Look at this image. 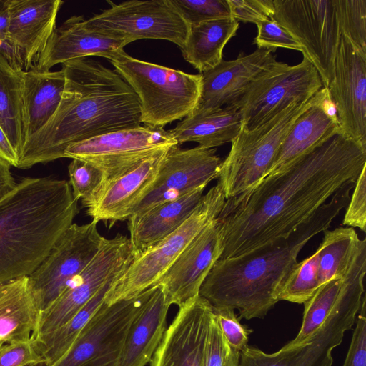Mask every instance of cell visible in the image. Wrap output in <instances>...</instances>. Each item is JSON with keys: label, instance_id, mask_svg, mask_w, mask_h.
<instances>
[{"label": "cell", "instance_id": "24", "mask_svg": "<svg viewBox=\"0 0 366 366\" xmlns=\"http://www.w3.org/2000/svg\"><path fill=\"white\" fill-rule=\"evenodd\" d=\"M83 16H73L56 28L34 69L48 71L56 64L92 56L102 57L127 45L86 28Z\"/></svg>", "mask_w": 366, "mask_h": 366}, {"label": "cell", "instance_id": "6", "mask_svg": "<svg viewBox=\"0 0 366 366\" xmlns=\"http://www.w3.org/2000/svg\"><path fill=\"white\" fill-rule=\"evenodd\" d=\"M315 97L292 102L252 129L242 126L231 142L218 177L217 184L226 199L250 191L267 176L284 139L297 119L313 103Z\"/></svg>", "mask_w": 366, "mask_h": 366}, {"label": "cell", "instance_id": "9", "mask_svg": "<svg viewBox=\"0 0 366 366\" xmlns=\"http://www.w3.org/2000/svg\"><path fill=\"white\" fill-rule=\"evenodd\" d=\"M272 19L301 45L324 87L334 76L341 31L335 0H273Z\"/></svg>", "mask_w": 366, "mask_h": 366}, {"label": "cell", "instance_id": "2", "mask_svg": "<svg viewBox=\"0 0 366 366\" xmlns=\"http://www.w3.org/2000/svg\"><path fill=\"white\" fill-rule=\"evenodd\" d=\"M62 69L66 83L60 104L26 139L18 168L62 158L73 144L142 124L137 96L115 70L87 58L69 61Z\"/></svg>", "mask_w": 366, "mask_h": 366}, {"label": "cell", "instance_id": "32", "mask_svg": "<svg viewBox=\"0 0 366 366\" xmlns=\"http://www.w3.org/2000/svg\"><path fill=\"white\" fill-rule=\"evenodd\" d=\"M318 253V277L320 285L342 278L353 264L365 239H360L352 227H340L324 232Z\"/></svg>", "mask_w": 366, "mask_h": 366}, {"label": "cell", "instance_id": "23", "mask_svg": "<svg viewBox=\"0 0 366 366\" xmlns=\"http://www.w3.org/2000/svg\"><path fill=\"white\" fill-rule=\"evenodd\" d=\"M61 0H7V36L21 49L25 71L34 69L56 28Z\"/></svg>", "mask_w": 366, "mask_h": 366}, {"label": "cell", "instance_id": "29", "mask_svg": "<svg viewBox=\"0 0 366 366\" xmlns=\"http://www.w3.org/2000/svg\"><path fill=\"white\" fill-rule=\"evenodd\" d=\"M242 125L239 109L231 104L209 112L187 116L169 132L178 145L195 142L204 148H215L232 142Z\"/></svg>", "mask_w": 366, "mask_h": 366}, {"label": "cell", "instance_id": "8", "mask_svg": "<svg viewBox=\"0 0 366 366\" xmlns=\"http://www.w3.org/2000/svg\"><path fill=\"white\" fill-rule=\"evenodd\" d=\"M226 198L217 184L203 195L191 216L177 229L131 262L112 284L107 305L131 299L155 285L187 246L221 213Z\"/></svg>", "mask_w": 366, "mask_h": 366}, {"label": "cell", "instance_id": "44", "mask_svg": "<svg viewBox=\"0 0 366 366\" xmlns=\"http://www.w3.org/2000/svg\"><path fill=\"white\" fill-rule=\"evenodd\" d=\"M355 320L350 345L342 366H366V298L364 295Z\"/></svg>", "mask_w": 366, "mask_h": 366}, {"label": "cell", "instance_id": "37", "mask_svg": "<svg viewBox=\"0 0 366 366\" xmlns=\"http://www.w3.org/2000/svg\"><path fill=\"white\" fill-rule=\"evenodd\" d=\"M341 34L366 51V0H335Z\"/></svg>", "mask_w": 366, "mask_h": 366}, {"label": "cell", "instance_id": "18", "mask_svg": "<svg viewBox=\"0 0 366 366\" xmlns=\"http://www.w3.org/2000/svg\"><path fill=\"white\" fill-rule=\"evenodd\" d=\"M213 308L198 295L179 306L150 366H204Z\"/></svg>", "mask_w": 366, "mask_h": 366}, {"label": "cell", "instance_id": "36", "mask_svg": "<svg viewBox=\"0 0 366 366\" xmlns=\"http://www.w3.org/2000/svg\"><path fill=\"white\" fill-rule=\"evenodd\" d=\"M69 184L76 200L89 208L97 199L105 184L104 173L91 163L72 159L68 167Z\"/></svg>", "mask_w": 366, "mask_h": 366}, {"label": "cell", "instance_id": "4", "mask_svg": "<svg viewBox=\"0 0 366 366\" xmlns=\"http://www.w3.org/2000/svg\"><path fill=\"white\" fill-rule=\"evenodd\" d=\"M79 212L69 182L27 177L0 202V284L30 275Z\"/></svg>", "mask_w": 366, "mask_h": 366}, {"label": "cell", "instance_id": "12", "mask_svg": "<svg viewBox=\"0 0 366 366\" xmlns=\"http://www.w3.org/2000/svg\"><path fill=\"white\" fill-rule=\"evenodd\" d=\"M137 255L126 236L105 238L88 266L71 280L49 307L39 313L31 339L41 340L66 323L108 280L121 275Z\"/></svg>", "mask_w": 366, "mask_h": 366}, {"label": "cell", "instance_id": "28", "mask_svg": "<svg viewBox=\"0 0 366 366\" xmlns=\"http://www.w3.org/2000/svg\"><path fill=\"white\" fill-rule=\"evenodd\" d=\"M65 83L63 69L56 71L31 69L24 72L25 141L41 129L54 115L61 100Z\"/></svg>", "mask_w": 366, "mask_h": 366}, {"label": "cell", "instance_id": "27", "mask_svg": "<svg viewBox=\"0 0 366 366\" xmlns=\"http://www.w3.org/2000/svg\"><path fill=\"white\" fill-rule=\"evenodd\" d=\"M39 313L27 277L0 284L1 342L31 340Z\"/></svg>", "mask_w": 366, "mask_h": 366}, {"label": "cell", "instance_id": "30", "mask_svg": "<svg viewBox=\"0 0 366 366\" xmlns=\"http://www.w3.org/2000/svg\"><path fill=\"white\" fill-rule=\"evenodd\" d=\"M239 23L232 17L214 19L190 26L181 49L184 59L200 73L217 66L223 49L236 35Z\"/></svg>", "mask_w": 366, "mask_h": 366}, {"label": "cell", "instance_id": "51", "mask_svg": "<svg viewBox=\"0 0 366 366\" xmlns=\"http://www.w3.org/2000/svg\"><path fill=\"white\" fill-rule=\"evenodd\" d=\"M2 1H3V0H0V5L1 4Z\"/></svg>", "mask_w": 366, "mask_h": 366}, {"label": "cell", "instance_id": "13", "mask_svg": "<svg viewBox=\"0 0 366 366\" xmlns=\"http://www.w3.org/2000/svg\"><path fill=\"white\" fill-rule=\"evenodd\" d=\"M97 223H73L56 242L48 255L28 277L30 290L40 311L49 307L99 251L105 238Z\"/></svg>", "mask_w": 366, "mask_h": 366}, {"label": "cell", "instance_id": "45", "mask_svg": "<svg viewBox=\"0 0 366 366\" xmlns=\"http://www.w3.org/2000/svg\"><path fill=\"white\" fill-rule=\"evenodd\" d=\"M227 350V344L213 312L207 341L204 366H224Z\"/></svg>", "mask_w": 366, "mask_h": 366}, {"label": "cell", "instance_id": "22", "mask_svg": "<svg viewBox=\"0 0 366 366\" xmlns=\"http://www.w3.org/2000/svg\"><path fill=\"white\" fill-rule=\"evenodd\" d=\"M335 106L322 86L313 103L295 122L281 144L267 176L291 164L330 137L340 132Z\"/></svg>", "mask_w": 366, "mask_h": 366}, {"label": "cell", "instance_id": "10", "mask_svg": "<svg viewBox=\"0 0 366 366\" xmlns=\"http://www.w3.org/2000/svg\"><path fill=\"white\" fill-rule=\"evenodd\" d=\"M322 86L317 69L303 55L301 62L296 65L277 61L271 64L233 104L241 114L242 126L249 130L292 102L309 100Z\"/></svg>", "mask_w": 366, "mask_h": 366}, {"label": "cell", "instance_id": "38", "mask_svg": "<svg viewBox=\"0 0 366 366\" xmlns=\"http://www.w3.org/2000/svg\"><path fill=\"white\" fill-rule=\"evenodd\" d=\"M189 26L231 17L227 0H168Z\"/></svg>", "mask_w": 366, "mask_h": 366}, {"label": "cell", "instance_id": "25", "mask_svg": "<svg viewBox=\"0 0 366 366\" xmlns=\"http://www.w3.org/2000/svg\"><path fill=\"white\" fill-rule=\"evenodd\" d=\"M206 187H200L180 198L157 205L129 219V240L139 255L177 229L191 216Z\"/></svg>", "mask_w": 366, "mask_h": 366}, {"label": "cell", "instance_id": "34", "mask_svg": "<svg viewBox=\"0 0 366 366\" xmlns=\"http://www.w3.org/2000/svg\"><path fill=\"white\" fill-rule=\"evenodd\" d=\"M342 279H334L321 285L304 302L302 325L297 336L284 347L299 345L312 336L323 325L334 307L341 291Z\"/></svg>", "mask_w": 366, "mask_h": 366}, {"label": "cell", "instance_id": "33", "mask_svg": "<svg viewBox=\"0 0 366 366\" xmlns=\"http://www.w3.org/2000/svg\"><path fill=\"white\" fill-rule=\"evenodd\" d=\"M119 276L108 280L85 305L61 327L41 340L31 339L43 355L46 366H51L67 352L84 326L104 302L107 292Z\"/></svg>", "mask_w": 366, "mask_h": 366}, {"label": "cell", "instance_id": "40", "mask_svg": "<svg viewBox=\"0 0 366 366\" xmlns=\"http://www.w3.org/2000/svg\"><path fill=\"white\" fill-rule=\"evenodd\" d=\"M0 366H46V362L31 339L2 344L0 347Z\"/></svg>", "mask_w": 366, "mask_h": 366}, {"label": "cell", "instance_id": "15", "mask_svg": "<svg viewBox=\"0 0 366 366\" xmlns=\"http://www.w3.org/2000/svg\"><path fill=\"white\" fill-rule=\"evenodd\" d=\"M177 144L169 130L140 125L73 144L64 157L94 165L104 173L106 184L155 152Z\"/></svg>", "mask_w": 366, "mask_h": 366}, {"label": "cell", "instance_id": "16", "mask_svg": "<svg viewBox=\"0 0 366 366\" xmlns=\"http://www.w3.org/2000/svg\"><path fill=\"white\" fill-rule=\"evenodd\" d=\"M222 164V160L216 154L215 148L198 145L182 149L178 144L169 147L161 162L152 187L132 216L180 198L198 187H207L212 180L219 177Z\"/></svg>", "mask_w": 366, "mask_h": 366}, {"label": "cell", "instance_id": "3", "mask_svg": "<svg viewBox=\"0 0 366 366\" xmlns=\"http://www.w3.org/2000/svg\"><path fill=\"white\" fill-rule=\"evenodd\" d=\"M355 184L349 182L341 187L289 235L247 253L219 259L199 295L213 308L237 310L241 318H263L279 302L280 290L301 249L316 234L328 229L348 204Z\"/></svg>", "mask_w": 366, "mask_h": 366}, {"label": "cell", "instance_id": "11", "mask_svg": "<svg viewBox=\"0 0 366 366\" xmlns=\"http://www.w3.org/2000/svg\"><path fill=\"white\" fill-rule=\"evenodd\" d=\"M154 289L110 305L104 302L67 352L51 366H119L129 330Z\"/></svg>", "mask_w": 366, "mask_h": 366}, {"label": "cell", "instance_id": "7", "mask_svg": "<svg viewBox=\"0 0 366 366\" xmlns=\"http://www.w3.org/2000/svg\"><path fill=\"white\" fill-rule=\"evenodd\" d=\"M365 274L359 271L343 279L339 297L319 330L303 343L282 347L274 353L247 346L239 352L237 366H332V352L355 325L364 297Z\"/></svg>", "mask_w": 366, "mask_h": 366}, {"label": "cell", "instance_id": "52", "mask_svg": "<svg viewBox=\"0 0 366 366\" xmlns=\"http://www.w3.org/2000/svg\"><path fill=\"white\" fill-rule=\"evenodd\" d=\"M2 344H4V343H2V342H0V347H1V345Z\"/></svg>", "mask_w": 366, "mask_h": 366}, {"label": "cell", "instance_id": "5", "mask_svg": "<svg viewBox=\"0 0 366 366\" xmlns=\"http://www.w3.org/2000/svg\"><path fill=\"white\" fill-rule=\"evenodd\" d=\"M102 57L110 61L137 94L144 125L164 127L193 113L200 94V74L139 60L124 49Z\"/></svg>", "mask_w": 366, "mask_h": 366}, {"label": "cell", "instance_id": "46", "mask_svg": "<svg viewBox=\"0 0 366 366\" xmlns=\"http://www.w3.org/2000/svg\"><path fill=\"white\" fill-rule=\"evenodd\" d=\"M0 55L14 69L25 71L24 54L7 35H0Z\"/></svg>", "mask_w": 366, "mask_h": 366}, {"label": "cell", "instance_id": "43", "mask_svg": "<svg viewBox=\"0 0 366 366\" xmlns=\"http://www.w3.org/2000/svg\"><path fill=\"white\" fill-rule=\"evenodd\" d=\"M366 167L356 179L350 198L342 224L366 231Z\"/></svg>", "mask_w": 366, "mask_h": 366}, {"label": "cell", "instance_id": "42", "mask_svg": "<svg viewBox=\"0 0 366 366\" xmlns=\"http://www.w3.org/2000/svg\"><path fill=\"white\" fill-rule=\"evenodd\" d=\"M231 17L236 21L257 24L272 19L274 8L273 0H227Z\"/></svg>", "mask_w": 366, "mask_h": 366}, {"label": "cell", "instance_id": "50", "mask_svg": "<svg viewBox=\"0 0 366 366\" xmlns=\"http://www.w3.org/2000/svg\"><path fill=\"white\" fill-rule=\"evenodd\" d=\"M239 352L232 350L227 345L224 366H237Z\"/></svg>", "mask_w": 366, "mask_h": 366}, {"label": "cell", "instance_id": "26", "mask_svg": "<svg viewBox=\"0 0 366 366\" xmlns=\"http://www.w3.org/2000/svg\"><path fill=\"white\" fill-rule=\"evenodd\" d=\"M171 305L157 285L127 334L119 366H145L162 340Z\"/></svg>", "mask_w": 366, "mask_h": 366}, {"label": "cell", "instance_id": "17", "mask_svg": "<svg viewBox=\"0 0 366 366\" xmlns=\"http://www.w3.org/2000/svg\"><path fill=\"white\" fill-rule=\"evenodd\" d=\"M327 89L341 132L347 137L366 142V51L343 34Z\"/></svg>", "mask_w": 366, "mask_h": 366}, {"label": "cell", "instance_id": "19", "mask_svg": "<svg viewBox=\"0 0 366 366\" xmlns=\"http://www.w3.org/2000/svg\"><path fill=\"white\" fill-rule=\"evenodd\" d=\"M222 252L217 218L187 246L155 285L162 290L170 305L179 306L199 295L204 280Z\"/></svg>", "mask_w": 366, "mask_h": 366}, {"label": "cell", "instance_id": "39", "mask_svg": "<svg viewBox=\"0 0 366 366\" xmlns=\"http://www.w3.org/2000/svg\"><path fill=\"white\" fill-rule=\"evenodd\" d=\"M213 312L227 344L232 350L240 352L247 346L252 330L240 323L233 309L213 308Z\"/></svg>", "mask_w": 366, "mask_h": 366}, {"label": "cell", "instance_id": "21", "mask_svg": "<svg viewBox=\"0 0 366 366\" xmlns=\"http://www.w3.org/2000/svg\"><path fill=\"white\" fill-rule=\"evenodd\" d=\"M169 148L155 152L108 182L97 201L87 208L92 221L98 223L129 219L152 187Z\"/></svg>", "mask_w": 366, "mask_h": 366}, {"label": "cell", "instance_id": "31", "mask_svg": "<svg viewBox=\"0 0 366 366\" xmlns=\"http://www.w3.org/2000/svg\"><path fill=\"white\" fill-rule=\"evenodd\" d=\"M24 72L13 68L0 55V125L18 157L26 139L23 101Z\"/></svg>", "mask_w": 366, "mask_h": 366}, {"label": "cell", "instance_id": "47", "mask_svg": "<svg viewBox=\"0 0 366 366\" xmlns=\"http://www.w3.org/2000/svg\"><path fill=\"white\" fill-rule=\"evenodd\" d=\"M11 165L0 157V202L10 194L16 187L11 172Z\"/></svg>", "mask_w": 366, "mask_h": 366}, {"label": "cell", "instance_id": "49", "mask_svg": "<svg viewBox=\"0 0 366 366\" xmlns=\"http://www.w3.org/2000/svg\"><path fill=\"white\" fill-rule=\"evenodd\" d=\"M9 24V12L7 0H3L0 5V35L6 36Z\"/></svg>", "mask_w": 366, "mask_h": 366}, {"label": "cell", "instance_id": "20", "mask_svg": "<svg viewBox=\"0 0 366 366\" xmlns=\"http://www.w3.org/2000/svg\"><path fill=\"white\" fill-rule=\"evenodd\" d=\"M275 51L257 48L236 59L222 60L214 68L200 73V94L192 114H201L233 104L252 81L277 61L273 54Z\"/></svg>", "mask_w": 366, "mask_h": 366}, {"label": "cell", "instance_id": "1", "mask_svg": "<svg viewBox=\"0 0 366 366\" xmlns=\"http://www.w3.org/2000/svg\"><path fill=\"white\" fill-rule=\"evenodd\" d=\"M365 167L366 142L340 132L250 191L226 199L217 217L223 243L219 259L289 235L341 187L356 182Z\"/></svg>", "mask_w": 366, "mask_h": 366}, {"label": "cell", "instance_id": "35", "mask_svg": "<svg viewBox=\"0 0 366 366\" xmlns=\"http://www.w3.org/2000/svg\"><path fill=\"white\" fill-rule=\"evenodd\" d=\"M318 277V253L294 266L279 294V301L303 304L307 301L320 286Z\"/></svg>", "mask_w": 366, "mask_h": 366}, {"label": "cell", "instance_id": "41", "mask_svg": "<svg viewBox=\"0 0 366 366\" xmlns=\"http://www.w3.org/2000/svg\"><path fill=\"white\" fill-rule=\"evenodd\" d=\"M256 26L257 34L253 43L257 48H283L302 52L301 45L272 18L259 21Z\"/></svg>", "mask_w": 366, "mask_h": 366}, {"label": "cell", "instance_id": "48", "mask_svg": "<svg viewBox=\"0 0 366 366\" xmlns=\"http://www.w3.org/2000/svg\"><path fill=\"white\" fill-rule=\"evenodd\" d=\"M0 157L17 167L19 157L0 125Z\"/></svg>", "mask_w": 366, "mask_h": 366}, {"label": "cell", "instance_id": "14", "mask_svg": "<svg viewBox=\"0 0 366 366\" xmlns=\"http://www.w3.org/2000/svg\"><path fill=\"white\" fill-rule=\"evenodd\" d=\"M84 26L127 44L139 39H161L179 48L183 46L189 28L168 0L112 3L110 8L85 19Z\"/></svg>", "mask_w": 366, "mask_h": 366}]
</instances>
